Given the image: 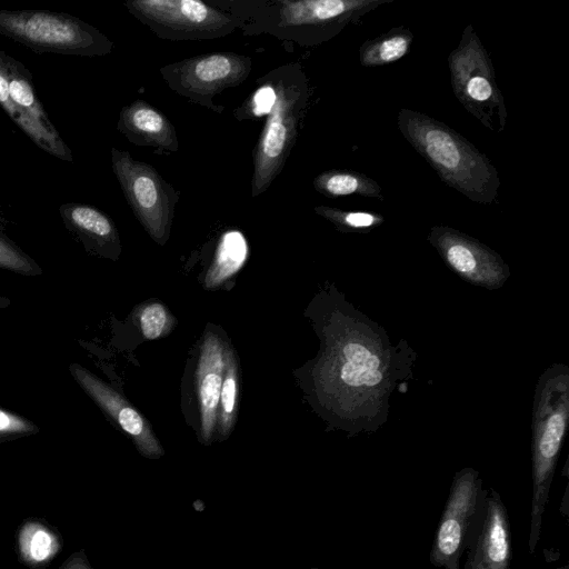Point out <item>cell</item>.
<instances>
[{"label": "cell", "instance_id": "cell-1", "mask_svg": "<svg viewBox=\"0 0 569 569\" xmlns=\"http://www.w3.org/2000/svg\"><path fill=\"white\" fill-rule=\"evenodd\" d=\"M366 318L341 317L327 331L326 348L315 367L319 398L347 420L371 419L386 403L399 378L396 351Z\"/></svg>", "mask_w": 569, "mask_h": 569}, {"label": "cell", "instance_id": "cell-2", "mask_svg": "<svg viewBox=\"0 0 569 569\" xmlns=\"http://www.w3.org/2000/svg\"><path fill=\"white\" fill-rule=\"evenodd\" d=\"M401 134L431 166L440 180L469 200L490 204L500 179L491 161L448 124L419 111L401 108L397 116Z\"/></svg>", "mask_w": 569, "mask_h": 569}, {"label": "cell", "instance_id": "cell-3", "mask_svg": "<svg viewBox=\"0 0 569 569\" xmlns=\"http://www.w3.org/2000/svg\"><path fill=\"white\" fill-rule=\"evenodd\" d=\"M274 101L253 150L251 196L263 193L282 171L296 143L309 98L308 79L299 63L270 71Z\"/></svg>", "mask_w": 569, "mask_h": 569}, {"label": "cell", "instance_id": "cell-4", "mask_svg": "<svg viewBox=\"0 0 569 569\" xmlns=\"http://www.w3.org/2000/svg\"><path fill=\"white\" fill-rule=\"evenodd\" d=\"M0 33L37 53L106 56L113 42L81 19L48 10L0 9Z\"/></svg>", "mask_w": 569, "mask_h": 569}, {"label": "cell", "instance_id": "cell-5", "mask_svg": "<svg viewBox=\"0 0 569 569\" xmlns=\"http://www.w3.org/2000/svg\"><path fill=\"white\" fill-rule=\"evenodd\" d=\"M452 91L462 107L486 128L501 132L507 122L489 52L468 24L448 57Z\"/></svg>", "mask_w": 569, "mask_h": 569}, {"label": "cell", "instance_id": "cell-6", "mask_svg": "<svg viewBox=\"0 0 569 569\" xmlns=\"http://www.w3.org/2000/svg\"><path fill=\"white\" fill-rule=\"evenodd\" d=\"M112 171L136 218L148 234L163 244L170 233L179 192L150 164L128 151L111 148Z\"/></svg>", "mask_w": 569, "mask_h": 569}, {"label": "cell", "instance_id": "cell-7", "mask_svg": "<svg viewBox=\"0 0 569 569\" xmlns=\"http://www.w3.org/2000/svg\"><path fill=\"white\" fill-rule=\"evenodd\" d=\"M486 492L477 470L465 468L453 476L430 551L435 567L461 569L460 561L473 539Z\"/></svg>", "mask_w": 569, "mask_h": 569}, {"label": "cell", "instance_id": "cell-8", "mask_svg": "<svg viewBox=\"0 0 569 569\" xmlns=\"http://www.w3.org/2000/svg\"><path fill=\"white\" fill-rule=\"evenodd\" d=\"M128 11L158 37L200 40L224 37L243 21L200 0H127Z\"/></svg>", "mask_w": 569, "mask_h": 569}, {"label": "cell", "instance_id": "cell-9", "mask_svg": "<svg viewBox=\"0 0 569 569\" xmlns=\"http://www.w3.org/2000/svg\"><path fill=\"white\" fill-rule=\"evenodd\" d=\"M393 0H278L271 4L272 27L303 46L340 33L349 23ZM279 36V37H280Z\"/></svg>", "mask_w": 569, "mask_h": 569}, {"label": "cell", "instance_id": "cell-10", "mask_svg": "<svg viewBox=\"0 0 569 569\" xmlns=\"http://www.w3.org/2000/svg\"><path fill=\"white\" fill-rule=\"evenodd\" d=\"M532 441V497L528 547L533 553L541 535L552 478L567 425V389L551 405V386L541 390Z\"/></svg>", "mask_w": 569, "mask_h": 569}, {"label": "cell", "instance_id": "cell-11", "mask_svg": "<svg viewBox=\"0 0 569 569\" xmlns=\"http://www.w3.org/2000/svg\"><path fill=\"white\" fill-rule=\"evenodd\" d=\"M251 68L252 60L248 56L213 52L167 64L160 72L172 91L218 111L213 97L242 83Z\"/></svg>", "mask_w": 569, "mask_h": 569}, {"label": "cell", "instance_id": "cell-12", "mask_svg": "<svg viewBox=\"0 0 569 569\" xmlns=\"http://www.w3.org/2000/svg\"><path fill=\"white\" fill-rule=\"evenodd\" d=\"M69 370L86 393L131 438L143 457L158 459L164 455L148 421L116 389L78 363H72Z\"/></svg>", "mask_w": 569, "mask_h": 569}, {"label": "cell", "instance_id": "cell-13", "mask_svg": "<svg viewBox=\"0 0 569 569\" xmlns=\"http://www.w3.org/2000/svg\"><path fill=\"white\" fill-rule=\"evenodd\" d=\"M463 569H509L511 531L500 493L487 489L482 513L473 539L466 551Z\"/></svg>", "mask_w": 569, "mask_h": 569}, {"label": "cell", "instance_id": "cell-14", "mask_svg": "<svg viewBox=\"0 0 569 569\" xmlns=\"http://www.w3.org/2000/svg\"><path fill=\"white\" fill-rule=\"evenodd\" d=\"M428 240L456 272L470 281L496 282L506 274L498 253L459 230L435 226Z\"/></svg>", "mask_w": 569, "mask_h": 569}, {"label": "cell", "instance_id": "cell-15", "mask_svg": "<svg viewBox=\"0 0 569 569\" xmlns=\"http://www.w3.org/2000/svg\"><path fill=\"white\" fill-rule=\"evenodd\" d=\"M227 346L211 332L202 340L196 371L200 409V439L209 445L216 433L220 391L226 366Z\"/></svg>", "mask_w": 569, "mask_h": 569}, {"label": "cell", "instance_id": "cell-16", "mask_svg": "<svg viewBox=\"0 0 569 569\" xmlns=\"http://www.w3.org/2000/svg\"><path fill=\"white\" fill-rule=\"evenodd\" d=\"M117 129L136 146L153 147L163 152L179 149L174 126L157 108L140 99L122 108Z\"/></svg>", "mask_w": 569, "mask_h": 569}, {"label": "cell", "instance_id": "cell-17", "mask_svg": "<svg viewBox=\"0 0 569 569\" xmlns=\"http://www.w3.org/2000/svg\"><path fill=\"white\" fill-rule=\"evenodd\" d=\"M67 229L77 236L87 250L117 257L120 239L113 221L101 210L84 203L69 202L59 207Z\"/></svg>", "mask_w": 569, "mask_h": 569}, {"label": "cell", "instance_id": "cell-18", "mask_svg": "<svg viewBox=\"0 0 569 569\" xmlns=\"http://www.w3.org/2000/svg\"><path fill=\"white\" fill-rule=\"evenodd\" d=\"M4 53L0 51V107L39 148L60 160L73 162L72 152L60 134L47 131L12 103L3 67Z\"/></svg>", "mask_w": 569, "mask_h": 569}, {"label": "cell", "instance_id": "cell-19", "mask_svg": "<svg viewBox=\"0 0 569 569\" xmlns=\"http://www.w3.org/2000/svg\"><path fill=\"white\" fill-rule=\"evenodd\" d=\"M3 67L12 103L40 127L53 134H59L34 92L30 71L7 53L3 56Z\"/></svg>", "mask_w": 569, "mask_h": 569}, {"label": "cell", "instance_id": "cell-20", "mask_svg": "<svg viewBox=\"0 0 569 569\" xmlns=\"http://www.w3.org/2000/svg\"><path fill=\"white\" fill-rule=\"evenodd\" d=\"M247 254L248 244L243 234L238 230L224 232L206 274V288L214 289L236 274L243 266Z\"/></svg>", "mask_w": 569, "mask_h": 569}, {"label": "cell", "instance_id": "cell-21", "mask_svg": "<svg viewBox=\"0 0 569 569\" xmlns=\"http://www.w3.org/2000/svg\"><path fill=\"white\" fill-rule=\"evenodd\" d=\"M313 188L328 198L361 196L383 200L381 187L368 176L351 170H327L313 179Z\"/></svg>", "mask_w": 569, "mask_h": 569}, {"label": "cell", "instance_id": "cell-22", "mask_svg": "<svg viewBox=\"0 0 569 569\" xmlns=\"http://www.w3.org/2000/svg\"><path fill=\"white\" fill-rule=\"evenodd\" d=\"M412 40L413 33L408 28L395 27L361 44L359 49L360 64L379 67L393 63L410 51Z\"/></svg>", "mask_w": 569, "mask_h": 569}, {"label": "cell", "instance_id": "cell-23", "mask_svg": "<svg viewBox=\"0 0 569 569\" xmlns=\"http://www.w3.org/2000/svg\"><path fill=\"white\" fill-rule=\"evenodd\" d=\"M61 547L57 535L39 521L22 526L18 536V549L24 562L32 567L48 563Z\"/></svg>", "mask_w": 569, "mask_h": 569}, {"label": "cell", "instance_id": "cell-24", "mask_svg": "<svg viewBox=\"0 0 569 569\" xmlns=\"http://www.w3.org/2000/svg\"><path fill=\"white\" fill-rule=\"evenodd\" d=\"M238 365L232 350H226V366L217 415V437L226 440L232 431L238 399Z\"/></svg>", "mask_w": 569, "mask_h": 569}, {"label": "cell", "instance_id": "cell-25", "mask_svg": "<svg viewBox=\"0 0 569 569\" xmlns=\"http://www.w3.org/2000/svg\"><path fill=\"white\" fill-rule=\"evenodd\" d=\"M315 211L343 232H369L385 222L383 216L372 211L342 210L328 206H318Z\"/></svg>", "mask_w": 569, "mask_h": 569}, {"label": "cell", "instance_id": "cell-26", "mask_svg": "<svg viewBox=\"0 0 569 569\" xmlns=\"http://www.w3.org/2000/svg\"><path fill=\"white\" fill-rule=\"evenodd\" d=\"M0 269H4L23 276H37L42 273L41 268L38 266V263L3 233V223L1 219Z\"/></svg>", "mask_w": 569, "mask_h": 569}, {"label": "cell", "instance_id": "cell-27", "mask_svg": "<svg viewBox=\"0 0 569 569\" xmlns=\"http://www.w3.org/2000/svg\"><path fill=\"white\" fill-rule=\"evenodd\" d=\"M139 327L146 339L154 340L168 335L173 327V318L161 303L143 306L138 315Z\"/></svg>", "mask_w": 569, "mask_h": 569}, {"label": "cell", "instance_id": "cell-28", "mask_svg": "<svg viewBox=\"0 0 569 569\" xmlns=\"http://www.w3.org/2000/svg\"><path fill=\"white\" fill-rule=\"evenodd\" d=\"M39 428L24 417L0 407V442L34 435Z\"/></svg>", "mask_w": 569, "mask_h": 569}, {"label": "cell", "instance_id": "cell-29", "mask_svg": "<svg viewBox=\"0 0 569 569\" xmlns=\"http://www.w3.org/2000/svg\"><path fill=\"white\" fill-rule=\"evenodd\" d=\"M61 569H92L83 552H77L70 557Z\"/></svg>", "mask_w": 569, "mask_h": 569}, {"label": "cell", "instance_id": "cell-30", "mask_svg": "<svg viewBox=\"0 0 569 569\" xmlns=\"http://www.w3.org/2000/svg\"><path fill=\"white\" fill-rule=\"evenodd\" d=\"M556 569H569V566L566 563V565L560 566V567H558V568H556Z\"/></svg>", "mask_w": 569, "mask_h": 569}]
</instances>
